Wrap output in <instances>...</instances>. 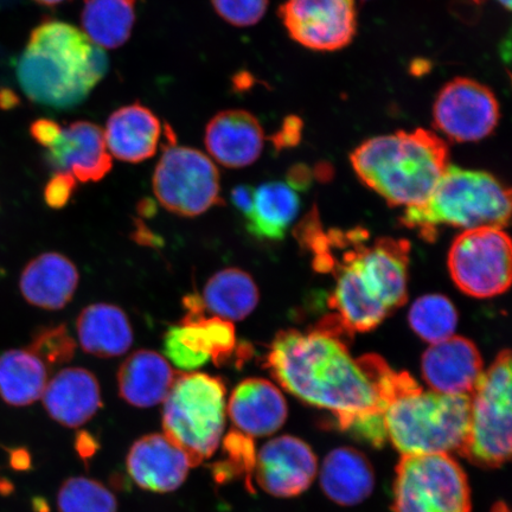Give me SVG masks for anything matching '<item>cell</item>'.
Masks as SVG:
<instances>
[{
    "label": "cell",
    "mask_w": 512,
    "mask_h": 512,
    "mask_svg": "<svg viewBox=\"0 0 512 512\" xmlns=\"http://www.w3.org/2000/svg\"><path fill=\"white\" fill-rule=\"evenodd\" d=\"M209 155L226 168L252 165L264 150V130L253 114L229 110L209 121L204 136Z\"/></svg>",
    "instance_id": "18"
},
{
    "label": "cell",
    "mask_w": 512,
    "mask_h": 512,
    "mask_svg": "<svg viewBox=\"0 0 512 512\" xmlns=\"http://www.w3.org/2000/svg\"><path fill=\"white\" fill-rule=\"evenodd\" d=\"M128 475L139 488L168 494L181 488L191 467L190 459L165 434L140 438L127 454Z\"/></svg>",
    "instance_id": "16"
},
{
    "label": "cell",
    "mask_w": 512,
    "mask_h": 512,
    "mask_svg": "<svg viewBox=\"0 0 512 512\" xmlns=\"http://www.w3.org/2000/svg\"><path fill=\"white\" fill-rule=\"evenodd\" d=\"M422 376L433 392L469 395L483 374V360L470 339L454 337L433 344L421 362Z\"/></svg>",
    "instance_id": "17"
},
{
    "label": "cell",
    "mask_w": 512,
    "mask_h": 512,
    "mask_svg": "<svg viewBox=\"0 0 512 512\" xmlns=\"http://www.w3.org/2000/svg\"><path fill=\"white\" fill-rule=\"evenodd\" d=\"M450 159L437 133L418 128L368 139L351 153L355 174L393 207H414L431 196Z\"/></svg>",
    "instance_id": "3"
},
{
    "label": "cell",
    "mask_w": 512,
    "mask_h": 512,
    "mask_svg": "<svg viewBox=\"0 0 512 512\" xmlns=\"http://www.w3.org/2000/svg\"><path fill=\"white\" fill-rule=\"evenodd\" d=\"M79 272L72 261L60 253H44L25 266L19 288L31 305L44 310H61L74 297Z\"/></svg>",
    "instance_id": "21"
},
{
    "label": "cell",
    "mask_w": 512,
    "mask_h": 512,
    "mask_svg": "<svg viewBox=\"0 0 512 512\" xmlns=\"http://www.w3.org/2000/svg\"><path fill=\"white\" fill-rule=\"evenodd\" d=\"M133 239L140 245L158 246L160 239L153 234L149 228L145 226L142 221H136V232L133 233Z\"/></svg>",
    "instance_id": "43"
},
{
    "label": "cell",
    "mask_w": 512,
    "mask_h": 512,
    "mask_svg": "<svg viewBox=\"0 0 512 512\" xmlns=\"http://www.w3.org/2000/svg\"><path fill=\"white\" fill-rule=\"evenodd\" d=\"M47 162L55 172L81 183L99 182L112 170L104 131L89 121L62 127L59 139L47 149Z\"/></svg>",
    "instance_id": "15"
},
{
    "label": "cell",
    "mask_w": 512,
    "mask_h": 512,
    "mask_svg": "<svg viewBox=\"0 0 512 512\" xmlns=\"http://www.w3.org/2000/svg\"><path fill=\"white\" fill-rule=\"evenodd\" d=\"M368 238L367 230L352 229L344 232V246L364 283L390 313L407 302L411 245L406 240L381 238L367 246Z\"/></svg>",
    "instance_id": "11"
},
{
    "label": "cell",
    "mask_w": 512,
    "mask_h": 512,
    "mask_svg": "<svg viewBox=\"0 0 512 512\" xmlns=\"http://www.w3.org/2000/svg\"><path fill=\"white\" fill-rule=\"evenodd\" d=\"M18 104L17 95L10 89H0V107L12 108Z\"/></svg>",
    "instance_id": "44"
},
{
    "label": "cell",
    "mask_w": 512,
    "mask_h": 512,
    "mask_svg": "<svg viewBox=\"0 0 512 512\" xmlns=\"http://www.w3.org/2000/svg\"><path fill=\"white\" fill-rule=\"evenodd\" d=\"M408 319L415 334L432 344L451 338L458 325L456 307L441 294H428L415 300Z\"/></svg>",
    "instance_id": "30"
},
{
    "label": "cell",
    "mask_w": 512,
    "mask_h": 512,
    "mask_svg": "<svg viewBox=\"0 0 512 512\" xmlns=\"http://www.w3.org/2000/svg\"><path fill=\"white\" fill-rule=\"evenodd\" d=\"M96 448H98V444H96V440L92 434L85 431L78 434V439H76V450H78L83 459L92 457L96 452Z\"/></svg>",
    "instance_id": "42"
},
{
    "label": "cell",
    "mask_w": 512,
    "mask_h": 512,
    "mask_svg": "<svg viewBox=\"0 0 512 512\" xmlns=\"http://www.w3.org/2000/svg\"><path fill=\"white\" fill-rule=\"evenodd\" d=\"M137 0H85L83 32L101 49H117L131 36Z\"/></svg>",
    "instance_id": "29"
},
{
    "label": "cell",
    "mask_w": 512,
    "mask_h": 512,
    "mask_svg": "<svg viewBox=\"0 0 512 512\" xmlns=\"http://www.w3.org/2000/svg\"><path fill=\"white\" fill-rule=\"evenodd\" d=\"M76 328L82 349L94 356L118 357L124 355L133 343L130 320L115 305L87 306L80 313Z\"/></svg>",
    "instance_id": "25"
},
{
    "label": "cell",
    "mask_w": 512,
    "mask_h": 512,
    "mask_svg": "<svg viewBox=\"0 0 512 512\" xmlns=\"http://www.w3.org/2000/svg\"><path fill=\"white\" fill-rule=\"evenodd\" d=\"M42 399L50 418L69 428L85 425L102 407L98 380L82 368L60 371L47 383Z\"/></svg>",
    "instance_id": "20"
},
{
    "label": "cell",
    "mask_w": 512,
    "mask_h": 512,
    "mask_svg": "<svg viewBox=\"0 0 512 512\" xmlns=\"http://www.w3.org/2000/svg\"><path fill=\"white\" fill-rule=\"evenodd\" d=\"M303 123L297 117H288L283 124V127L274 134L272 142L278 151L286 149V147H293L299 143L302 138Z\"/></svg>",
    "instance_id": "38"
},
{
    "label": "cell",
    "mask_w": 512,
    "mask_h": 512,
    "mask_svg": "<svg viewBox=\"0 0 512 512\" xmlns=\"http://www.w3.org/2000/svg\"><path fill=\"white\" fill-rule=\"evenodd\" d=\"M138 211L143 217H152L157 211L156 204L153 201L144 200L139 203Z\"/></svg>",
    "instance_id": "45"
},
{
    "label": "cell",
    "mask_w": 512,
    "mask_h": 512,
    "mask_svg": "<svg viewBox=\"0 0 512 512\" xmlns=\"http://www.w3.org/2000/svg\"><path fill=\"white\" fill-rule=\"evenodd\" d=\"M510 216V189L494 175L450 165L431 196L419 206L406 208L400 221L431 241L443 226L465 230L503 229L508 226Z\"/></svg>",
    "instance_id": "5"
},
{
    "label": "cell",
    "mask_w": 512,
    "mask_h": 512,
    "mask_svg": "<svg viewBox=\"0 0 512 512\" xmlns=\"http://www.w3.org/2000/svg\"><path fill=\"white\" fill-rule=\"evenodd\" d=\"M499 117L501 111L494 92L467 78L448 82L433 106L435 128L456 143H475L489 137Z\"/></svg>",
    "instance_id": "12"
},
{
    "label": "cell",
    "mask_w": 512,
    "mask_h": 512,
    "mask_svg": "<svg viewBox=\"0 0 512 512\" xmlns=\"http://www.w3.org/2000/svg\"><path fill=\"white\" fill-rule=\"evenodd\" d=\"M164 352L165 356L168 357L178 369L187 371V373H192V371L200 369L210 360L209 356L198 355L185 348L184 345L178 341L171 328L164 336Z\"/></svg>",
    "instance_id": "36"
},
{
    "label": "cell",
    "mask_w": 512,
    "mask_h": 512,
    "mask_svg": "<svg viewBox=\"0 0 512 512\" xmlns=\"http://www.w3.org/2000/svg\"><path fill=\"white\" fill-rule=\"evenodd\" d=\"M279 16L292 40L315 51L348 47L357 31L355 0H286Z\"/></svg>",
    "instance_id": "13"
},
{
    "label": "cell",
    "mask_w": 512,
    "mask_h": 512,
    "mask_svg": "<svg viewBox=\"0 0 512 512\" xmlns=\"http://www.w3.org/2000/svg\"><path fill=\"white\" fill-rule=\"evenodd\" d=\"M471 2L475 4H482L486 2V0H471ZM498 4H501L503 8L507 9L508 11L511 9V0H496Z\"/></svg>",
    "instance_id": "46"
},
{
    "label": "cell",
    "mask_w": 512,
    "mask_h": 512,
    "mask_svg": "<svg viewBox=\"0 0 512 512\" xmlns=\"http://www.w3.org/2000/svg\"><path fill=\"white\" fill-rule=\"evenodd\" d=\"M311 172L306 166L300 165L293 168V170L288 174L287 183L291 185L293 189L296 190H306L310 188L311 184Z\"/></svg>",
    "instance_id": "41"
},
{
    "label": "cell",
    "mask_w": 512,
    "mask_h": 512,
    "mask_svg": "<svg viewBox=\"0 0 512 512\" xmlns=\"http://www.w3.org/2000/svg\"><path fill=\"white\" fill-rule=\"evenodd\" d=\"M266 367L288 393L334 414L342 430L375 446L386 441V405L343 339L319 329L307 334L281 331L268 352Z\"/></svg>",
    "instance_id": "1"
},
{
    "label": "cell",
    "mask_w": 512,
    "mask_h": 512,
    "mask_svg": "<svg viewBox=\"0 0 512 512\" xmlns=\"http://www.w3.org/2000/svg\"><path fill=\"white\" fill-rule=\"evenodd\" d=\"M59 512H117V498L98 480L72 477L57 494Z\"/></svg>",
    "instance_id": "31"
},
{
    "label": "cell",
    "mask_w": 512,
    "mask_h": 512,
    "mask_svg": "<svg viewBox=\"0 0 512 512\" xmlns=\"http://www.w3.org/2000/svg\"><path fill=\"white\" fill-rule=\"evenodd\" d=\"M254 191L255 189L249 187V185H239L230 194V201H232L235 209H238L245 219L251 214L253 209Z\"/></svg>",
    "instance_id": "40"
},
{
    "label": "cell",
    "mask_w": 512,
    "mask_h": 512,
    "mask_svg": "<svg viewBox=\"0 0 512 512\" xmlns=\"http://www.w3.org/2000/svg\"><path fill=\"white\" fill-rule=\"evenodd\" d=\"M492 512H510L508 505L504 502H498L494 505Z\"/></svg>",
    "instance_id": "48"
},
{
    "label": "cell",
    "mask_w": 512,
    "mask_h": 512,
    "mask_svg": "<svg viewBox=\"0 0 512 512\" xmlns=\"http://www.w3.org/2000/svg\"><path fill=\"white\" fill-rule=\"evenodd\" d=\"M299 209L300 198L290 184H261L254 191L253 209L245 219L248 232L262 240H283Z\"/></svg>",
    "instance_id": "26"
},
{
    "label": "cell",
    "mask_w": 512,
    "mask_h": 512,
    "mask_svg": "<svg viewBox=\"0 0 512 512\" xmlns=\"http://www.w3.org/2000/svg\"><path fill=\"white\" fill-rule=\"evenodd\" d=\"M168 145L153 174L160 204L179 216L195 217L223 203L220 172L211 159L191 147L177 146L168 127Z\"/></svg>",
    "instance_id": "9"
},
{
    "label": "cell",
    "mask_w": 512,
    "mask_h": 512,
    "mask_svg": "<svg viewBox=\"0 0 512 512\" xmlns=\"http://www.w3.org/2000/svg\"><path fill=\"white\" fill-rule=\"evenodd\" d=\"M511 256V241L502 228L469 229L453 241L448 270L467 296L496 297L510 287Z\"/></svg>",
    "instance_id": "10"
},
{
    "label": "cell",
    "mask_w": 512,
    "mask_h": 512,
    "mask_svg": "<svg viewBox=\"0 0 512 512\" xmlns=\"http://www.w3.org/2000/svg\"><path fill=\"white\" fill-rule=\"evenodd\" d=\"M462 456L497 469L511 456V354L503 350L471 394L469 433Z\"/></svg>",
    "instance_id": "7"
},
{
    "label": "cell",
    "mask_w": 512,
    "mask_h": 512,
    "mask_svg": "<svg viewBox=\"0 0 512 512\" xmlns=\"http://www.w3.org/2000/svg\"><path fill=\"white\" fill-rule=\"evenodd\" d=\"M107 150L123 162L140 163L155 155L162 124L149 108L133 104L119 108L107 121Z\"/></svg>",
    "instance_id": "22"
},
{
    "label": "cell",
    "mask_w": 512,
    "mask_h": 512,
    "mask_svg": "<svg viewBox=\"0 0 512 512\" xmlns=\"http://www.w3.org/2000/svg\"><path fill=\"white\" fill-rule=\"evenodd\" d=\"M28 349L40 360L50 366L72 361L75 355L76 343L69 334L66 325L47 326L36 332Z\"/></svg>",
    "instance_id": "32"
},
{
    "label": "cell",
    "mask_w": 512,
    "mask_h": 512,
    "mask_svg": "<svg viewBox=\"0 0 512 512\" xmlns=\"http://www.w3.org/2000/svg\"><path fill=\"white\" fill-rule=\"evenodd\" d=\"M48 383L46 364L29 349H14L0 355V398L12 407H25L40 400Z\"/></svg>",
    "instance_id": "27"
},
{
    "label": "cell",
    "mask_w": 512,
    "mask_h": 512,
    "mask_svg": "<svg viewBox=\"0 0 512 512\" xmlns=\"http://www.w3.org/2000/svg\"><path fill=\"white\" fill-rule=\"evenodd\" d=\"M61 131L62 127L50 119H38L30 127L32 138L46 149L59 139Z\"/></svg>",
    "instance_id": "39"
},
{
    "label": "cell",
    "mask_w": 512,
    "mask_h": 512,
    "mask_svg": "<svg viewBox=\"0 0 512 512\" xmlns=\"http://www.w3.org/2000/svg\"><path fill=\"white\" fill-rule=\"evenodd\" d=\"M223 448L228 456L227 462L223 465L226 466L229 475L246 473L248 483L251 484L256 459L253 439L240 431L232 430L224 438Z\"/></svg>",
    "instance_id": "34"
},
{
    "label": "cell",
    "mask_w": 512,
    "mask_h": 512,
    "mask_svg": "<svg viewBox=\"0 0 512 512\" xmlns=\"http://www.w3.org/2000/svg\"><path fill=\"white\" fill-rule=\"evenodd\" d=\"M226 386L220 377L184 373L164 400V434L187 453L191 466L214 456L226 425Z\"/></svg>",
    "instance_id": "6"
},
{
    "label": "cell",
    "mask_w": 512,
    "mask_h": 512,
    "mask_svg": "<svg viewBox=\"0 0 512 512\" xmlns=\"http://www.w3.org/2000/svg\"><path fill=\"white\" fill-rule=\"evenodd\" d=\"M318 463L311 447L296 437L283 435L268 441L255 459L254 475L260 488L275 497L303 494L317 475Z\"/></svg>",
    "instance_id": "14"
},
{
    "label": "cell",
    "mask_w": 512,
    "mask_h": 512,
    "mask_svg": "<svg viewBox=\"0 0 512 512\" xmlns=\"http://www.w3.org/2000/svg\"><path fill=\"white\" fill-rule=\"evenodd\" d=\"M320 485L332 502L351 507L366 501L373 492V466L355 448H336L324 460L320 471Z\"/></svg>",
    "instance_id": "24"
},
{
    "label": "cell",
    "mask_w": 512,
    "mask_h": 512,
    "mask_svg": "<svg viewBox=\"0 0 512 512\" xmlns=\"http://www.w3.org/2000/svg\"><path fill=\"white\" fill-rule=\"evenodd\" d=\"M203 303L216 317L242 320L258 306V286L247 272L226 268L209 279L204 287Z\"/></svg>",
    "instance_id": "28"
},
{
    "label": "cell",
    "mask_w": 512,
    "mask_h": 512,
    "mask_svg": "<svg viewBox=\"0 0 512 512\" xmlns=\"http://www.w3.org/2000/svg\"><path fill=\"white\" fill-rule=\"evenodd\" d=\"M107 69L104 49L95 46L85 32L50 19L32 30L16 73L32 102L69 110L86 100Z\"/></svg>",
    "instance_id": "2"
},
{
    "label": "cell",
    "mask_w": 512,
    "mask_h": 512,
    "mask_svg": "<svg viewBox=\"0 0 512 512\" xmlns=\"http://www.w3.org/2000/svg\"><path fill=\"white\" fill-rule=\"evenodd\" d=\"M227 413L241 433L251 438L267 437L285 424L287 403L272 382L248 379L233 390Z\"/></svg>",
    "instance_id": "19"
},
{
    "label": "cell",
    "mask_w": 512,
    "mask_h": 512,
    "mask_svg": "<svg viewBox=\"0 0 512 512\" xmlns=\"http://www.w3.org/2000/svg\"><path fill=\"white\" fill-rule=\"evenodd\" d=\"M466 473L450 454H409L396 466L393 512H471Z\"/></svg>",
    "instance_id": "8"
},
{
    "label": "cell",
    "mask_w": 512,
    "mask_h": 512,
    "mask_svg": "<svg viewBox=\"0 0 512 512\" xmlns=\"http://www.w3.org/2000/svg\"><path fill=\"white\" fill-rule=\"evenodd\" d=\"M35 2L44 6H55L66 2V0H35Z\"/></svg>",
    "instance_id": "47"
},
{
    "label": "cell",
    "mask_w": 512,
    "mask_h": 512,
    "mask_svg": "<svg viewBox=\"0 0 512 512\" xmlns=\"http://www.w3.org/2000/svg\"><path fill=\"white\" fill-rule=\"evenodd\" d=\"M471 396L424 392L396 371L384 409L387 437L402 456L462 452L469 433Z\"/></svg>",
    "instance_id": "4"
},
{
    "label": "cell",
    "mask_w": 512,
    "mask_h": 512,
    "mask_svg": "<svg viewBox=\"0 0 512 512\" xmlns=\"http://www.w3.org/2000/svg\"><path fill=\"white\" fill-rule=\"evenodd\" d=\"M76 179L64 172H55L53 178L44 189V200L51 209H62L67 206L76 189Z\"/></svg>",
    "instance_id": "37"
},
{
    "label": "cell",
    "mask_w": 512,
    "mask_h": 512,
    "mask_svg": "<svg viewBox=\"0 0 512 512\" xmlns=\"http://www.w3.org/2000/svg\"><path fill=\"white\" fill-rule=\"evenodd\" d=\"M177 374L166 358L156 351L138 350L121 364L119 394L137 408H150L164 402Z\"/></svg>",
    "instance_id": "23"
},
{
    "label": "cell",
    "mask_w": 512,
    "mask_h": 512,
    "mask_svg": "<svg viewBox=\"0 0 512 512\" xmlns=\"http://www.w3.org/2000/svg\"><path fill=\"white\" fill-rule=\"evenodd\" d=\"M211 3L224 21L234 27L246 28L261 21L270 0H211Z\"/></svg>",
    "instance_id": "35"
},
{
    "label": "cell",
    "mask_w": 512,
    "mask_h": 512,
    "mask_svg": "<svg viewBox=\"0 0 512 512\" xmlns=\"http://www.w3.org/2000/svg\"><path fill=\"white\" fill-rule=\"evenodd\" d=\"M200 322L208 337L211 361L216 367L224 366L238 348L234 324L230 320L216 316L211 318L203 316Z\"/></svg>",
    "instance_id": "33"
}]
</instances>
